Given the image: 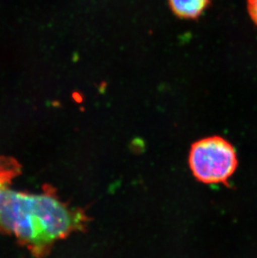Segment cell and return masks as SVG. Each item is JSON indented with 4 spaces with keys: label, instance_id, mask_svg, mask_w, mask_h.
Listing matches in <instances>:
<instances>
[{
    "label": "cell",
    "instance_id": "3957f363",
    "mask_svg": "<svg viewBox=\"0 0 257 258\" xmlns=\"http://www.w3.org/2000/svg\"><path fill=\"white\" fill-rule=\"evenodd\" d=\"M210 4V0H169L174 14L181 19H197Z\"/></svg>",
    "mask_w": 257,
    "mask_h": 258
},
{
    "label": "cell",
    "instance_id": "6da1fadb",
    "mask_svg": "<svg viewBox=\"0 0 257 258\" xmlns=\"http://www.w3.org/2000/svg\"><path fill=\"white\" fill-rule=\"evenodd\" d=\"M84 212L49 194H29L0 185V229L35 250L83 229Z\"/></svg>",
    "mask_w": 257,
    "mask_h": 258
},
{
    "label": "cell",
    "instance_id": "277c9868",
    "mask_svg": "<svg viewBox=\"0 0 257 258\" xmlns=\"http://www.w3.org/2000/svg\"><path fill=\"white\" fill-rule=\"evenodd\" d=\"M247 9L250 19L257 25V0H248Z\"/></svg>",
    "mask_w": 257,
    "mask_h": 258
},
{
    "label": "cell",
    "instance_id": "7a4b0ae2",
    "mask_svg": "<svg viewBox=\"0 0 257 258\" xmlns=\"http://www.w3.org/2000/svg\"><path fill=\"white\" fill-rule=\"evenodd\" d=\"M189 167L197 180L206 183H225L237 168L236 152L222 137H212L193 144L189 157Z\"/></svg>",
    "mask_w": 257,
    "mask_h": 258
}]
</instances>
